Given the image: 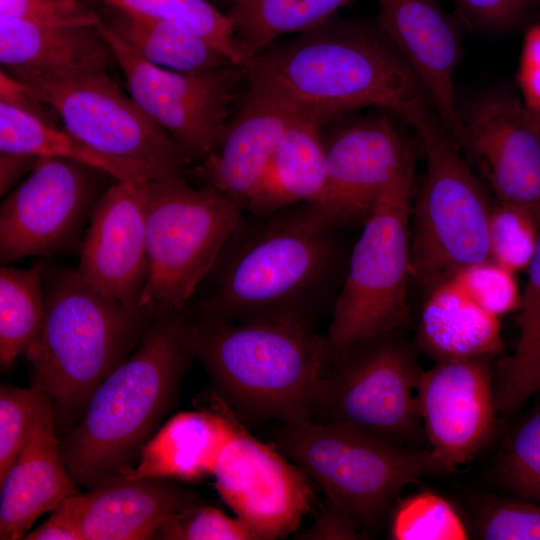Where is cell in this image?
I'll use <instances>...</instances> for the list:
<instances>
[{
  "label": "cell",
  "mask_w": 540,
  "mask_h": 540,
  "mask_svg": "<svg viewBox=\"0 0 540 540\" xmlns=\"http://www.w3.org/2000/svg\"><path fill=\"white\" fill-rule=\"evenodd\" d=\"M348 230L315 203L265 215L244 210L187 310L231 322L315 326L335 303Z\"/></svg>",
  "instance_id": "cell-1"
},
{
  "label": "cell",
  "mask_w": 540,
  "mask_h": 540,
  "mask_svg": "<svg viewBox=\"0 0 540 540\" xmlns=\"http://www.w3.org/2000/svg\"><path fill=\"white\" fill-rule=\"evenodd\" d=\"M243 67L246 90L316 112L324 122L376 107L411 126L433 109L377 21L334 15L292 38L276 40Z\"/></svg>",
  "instance_id": "cell-2"
},
{
  "label": "cell",
  "mask_w": 540,
  "mask_h": 540,
  "mask_svg": "<svg viewBox=\"0 0 540 540\" xmlns=\"http://www.w3.org/2000/svg\"><path fill=\"white\" fill-rule=\"evenodd\" d=\"M194 358L186 311L155 314L138 346L97 387L78 424L60 441L78 485L92 489L132 472Z\"/></svg>",
  "instance_id": "cell-3"
},
{
  "label": "cell",
  "mask_w": 540,
  "mask_h": 540,
  "mask_svg": "<svg viewBox=\"0 0 540 540\" xmlns=\"http://www.w3.org/2000/svg\"><path fill=\"white\" fill-rule=\"evenodd\" d=\"M194 357L215 394L239 420L296 424L312 420L337 354L315 326L231 322L186 310Z\"/></svg>",
  "instance_id": "cell-4"
},
{
  "label": "cell",
  "mask_w": 540,
  "mask_h": 540,
  "mask_svg": "<svg viewBox=\"0 0 540 540\" xmlns=\"http://www.w3.org/2000/svg\"><path fill=\"white\" fill-rule=\"evenodd\" d=\"M43 283V324L25 354L56 424L71 423L81 419L97 387L135 350L155 313L103 296L70 267L45 264Z\"/></svg>",
  "instance_id": "cell-5"
},
{
  "label": "cell",
  "mask_w": 540,
  "mask_h": 540,
  "mask_svg": "<svg viewBox=\"0 0 540 540\" xmlns=\"http://www.w3.org/2000/svg\"><path fill=\"white\" fill-rule=\"evenodd\" d=\"M272 444L367 534L388 522L404 487L447 474L429 448L399 445L341 423L281 424Z\"/></svg>",
  "instance_id": "cell-6"
},
{
  "label": "cell",
  "mask_w": 540,
  "mask_h": 540,
  "mask_svg": "<svg viewBox=\"0 0 540 540\" xmlns=\"http://www.w3.org/2000/svg\"><path fill=\"white\" fill-rule=\"evenodd\" d=\"M244 206L187 176L148 181L145 198L147 275L139 306L157 313L189 307Z\"/></svg>",
  "instance_id": "cell-7"
},
{
  "label": "cell",
  "mask_w": 540,
  "mask_h": 540,
  "mask_svg": "<svg viewBox=\"0 0 540 540\" xmlns=\"http://www.w3.org/2000/svg\"><path fill=\"white\" fill-rule=\"evenodd\" d=\"M414 166L385 188L351 248L325 334L336 354L376 335L407 329L410 324Z\"/></svg>",
  "instance_id": "cell-8"
},
{
  "label": "cell",
  "mask_w": 540,
  "mask_h": 540,
  "mask_svg": "<svg viewBox=\"0 0 540 540\" xmlns=\"http://www.w3.org/2000/svg\"><path fill=\"white\" fill-rule=\"evenodd\" d=\"M412 127L421 140L426 170L411 225V269L412 278L429 286L489 258L493 203L433 110Z\"/></svg>",
  "instance_id": "cell-9"
},
{
  "label": "cell",
  "mask_w": 540,
  "mask_h": 540,
  "mask_svg": "<svg viewBox=\"0 0 540 540\" xmlns=\"http://www.w3.org/2000/svg\"><path fill=\"white\" fill-rule=\"evenodd\" d=\"M22 84L56 113L66 131L135 181L188 177L193 162L187 153L120 89L106 69Z\"/></svg>",
  "instance_id": "cell-10"
},
{
  "label": "cell",
  "mask_w": 540,
  "mask_h": 540,
  "mask_svg": "<svg viewBox=\"0 0 540 540\" xmlns=\"http://www.w3.org/2000/svg\"><path fill=\"white\" fill-rule=\"evenodd\" d=\"M406 329L376 335L338 353L321 385L312 420L341 423L415 447L423 430L416 388L423 371Z\"/></svg>",
  "instance_id": "cell-11"
},
{
  "label": "cell",
  "mask_w": 540,
  "mask_h": 540,
  "mask_svg": "<svg viewBox=\"0 0 540 540\" xmlns=\"http://www.w3.org/2000/svg\"><path fill=\"white\" fill-rule=\"evenodd\" d=\"M98 29L121 68L131 97L187 153L193 165L214 153L246 82L243 66L174 71L150 64L102 22Z\"/></svg>",
  "instance_id": "cell-12"
},
{
  "label": "cell",
  "mask_w": 540,
  "mask_h": 540,
  "mask_svg": "<svg viewBox=\"0 0 540 540\" xmlns=\"http://www.w3.org/2000/svg\"><path fill=\"white\" fill-rule=\"evenodd\" d=\"M98 172L70 159L38 157L29 177L1 204V263L64 248L99 198Z\"/></svg>",
  "instance_id": "cell-13"
},
{
  "label": "cell",
  "mask_w": 540,
  "mask_h": 540,
  "mask_svg": "<svg viewBox=\"0 0 540 540\" xmlns=\"http://www.w3.org/2000/svg\"><path fill=\"white\" fill-rule=\"evenodd\" d=\"M213 476L221 499L259 540L292 534L313 511L311 478L273 444L250 435L243 424L223 450Z\"/></svg>",
  "instance_id": "cell-14"
},
{
  "label": "cell",
  "mask_w": 540,
  "mask_h": 540,
  "mask_svg": "<svg viewBox=\"0 0 540 540\" xmlns=\"http://www.w3.org/2000/svg\"><path fill=\"white\" fill-rule=\"evenodd\" d=\"M339 124L322 133L326 180L315 204L350 229L363 225L385 188L415 163L409 141L387 114Z\"/></svg>",
  "instance_id": "cell-15"
},
{
  "label": "cell",
  "mask_w": 540,
  "mask_h": 540,
  "mask_svg": "<svg viewBox=\"0 0 540 540\" xmlns=\"http://www.w3.org/2000/svg\"><path fill=\"white\" fill-rule=\"evenodd\" d=\"M416 400L429 449L446 473L472 460L494 435L499 413L490 358L434 362L419 377Z\"/></svg>",
  "instance_id": "cell-16"
},
{
  "label": "cell",
  "mask_w": 540,
  "mask_h": 540,
  "mask_svg": "<svg viewBox=\"0 0 540 540\" xmlns=\"http://www.w3.org/2000/svg\"><path fill=\"white\" fill-rule=\"evenodd\" d=\"M466 150L498 201L522 206L540 221V130L516 96L485 92L462 112Z\"/></svg>",
  "instance_id": "cell-17"
},
{
  "label": "cell",
  "mask_w": 540,
  "mask_h": 540,
  "mask_svg": "<svg viewBox=\"0 0 540 540\" xmlns=\"http://www.w3.org/2000/svg\"><path fill=\"white\" fill-rule=\"evenodd\" d=\"M147 182L116 180L99 196L76 268L92 289L132 307H140L147 275Z\"/></svg>",
  "instance_id": "cell-18"
},
{
  "label": "cell",
  "mask_w": 540,
  "mask_h": 540,
  "mask_svg": "<svg viewBox=\"0 0 540 540\" xmlns=\"http://www.w3.org/2000/svg\"><path fill=\"white\" fill-rule=\"evenodd\" d=\"M377 22L422 85L442 126L462 148L453 75L461 53L454 21L438 0H377Z\"/></svg>",
  "instance_id": "cell-19"
},
{
  "label": "cell",
  "mask_w": 540,
  "mask_h": 540,
  "mask_svg": "<svg viewBox=\"0 0 540 540\" xmlns=\"http://www.w3.org/2000/svg\"><path fill=\"white\" fill-rule=\"evenodd\" d=\"M214 153L188 173L242 206L289 126L313 112L245 89ZM316 113V112H315Z\"/></svg>",
  "instance_id": "cell-20"
},
{
  "label": "cell",
  "mask_w": 540,
  "mask_h": 540,
  "mask_svg": "<svg viewBox=\"0 0 540 540\" xmlns=\"http://www.w3.org/2000/svg\"><path fill=\"white\" fill-rule=\"evenodd\" d=\"M62 457L51 402L44 393L28 438L0 480V539H23L34 521L79 493Z\"/></svg>",
  "instance_id": "cell-21"
},
{
  "label": "cell",
  "mask_w": 540,
  "mask_h": 540,
  "mask_svg": "<svg viewBox=\"0 0 540 540\" xmlns=\"http://www.w3.org/2000/svg\"><path fill=\"white\" fill-rule=\"evenodd\" d=\"M202 501L169 479L120 478L62 502L83 540L154 539L171 514Z\"/></svg>",
  "instance_id": "cell-22"
},
{
  "label": "cell",
  "mask_w": 540,
  "mask_h": 540,
  "mask_svg": "<svg viewBox=\"0 0 540 540\" xmlns=\"http://www.w3.org/2000/svg\"><path fill=\"white\" fill-rule=\"evenodd\" d=\"M241 425L212 392L198 410L180 412L161 425L126 478L197 481L213 475L223 450Z\"/></svg>",
  "instance_id": "cell-23"
},
{
  "label": "cell",
  "mask_w": 540,
  "mask_h": 540,
  "mask_svg": "<svg viewBox=\"0 0 540 540\" xmlns=\"http://www.w3.org/2000/svg\"><path fill=\"white\" fill-rule=\"evenodd\" d=\"M113 58L98 27L53 26L0 17L1 70L27 83L89 69Z\"/></svg>",
  "instance_id": "cell-24"
},
{
  "label": "cell",
  "mask_w": 540,
  "mask_h": 540,
  "mask_svg": "<svg viewBox=\"0 0 540 540\" xmlns=\"http://www.w3.org/2000/svg\"><path fill=\"white\" fill-rule=\"evenodd\" d=\"M416 345L434 362L492 358L503 349L500 317L485 310L449 273L429 285Z\"/></svg>",
  "instance_id": "cell-25"
},
{
  "label": "cell",
  "mask_w": 540,
  "mask_h": 540,
  "mask_svg": "<svg viewBox=\"0 0 540 540\" xmlns=\"http://www.w3.org/2000/svg\"><path fill=\"white\" fill-rule=\"evenodd\" d=\"M57 119L56 113L24 84L0 70V152L66 158L100 170L115 180L135 181L122 168L60 127Z\"/></svg>",
  "instance_id": "cell-26"
},
{
  "label": "cell",
  "mask_w": 540,
  "mask_h": 540,
  "mask_svg": "<svg viewBox=\"0 0 540 540\" xmlns=\"http://www.w3.org/2000/svg\"><path fill=\"white\" fill-rule=\"evenodd\" d=\"M323 122L320 114L309 112L289 126L245 211L265 215L287 206L319 201L326 180Z\"/></svg>",
  "instance_id": "cell-27"
},
{
  "label": "cell",
  "mask_w": 540,
  "mask_h": 540,
  "mask_svg": "<svg viewBox=\"0 0 540 540\" xmlns=\"http://www.w3.org/2000/svg\"><path fill=\"white\" fill-rule=\"evenodd\" d=\"M108 7L112 12L103 19L106 26L152 65L190 72L234 64L207 40L184 28Z\"/></svg>",
  "instance_id": "cell-28"
},
{
  "label": "cell",
  "mask_w": 540,
  "mask_h": 540,
  "mask_svg": "<svg viewBox=\"0 0 540 540\" xmlns=\"http://www.w3.org/2000/svg\"><path fill=\"white\" fill-rule=\"evenodd\" d=\"M350 1L238 0L228 16L248 63L281 36L302 33L320 25Z\"/></svg>",
  "instance_id": "cell-29"
},
{
  "label": "cell",
  "mask_w": 540,
  "mask_h": 540,
  "mask_svg": "<svg viewBox=\"0 0 540 540\" xmlns=\"http://www.w3.org/2000/svg\"><path fill=\"white\" fill-rule=\"evenodd\" d=\"M45 263L0 270V363L10 369L37 338L44 320Z\"/></svg>",
  "instance_id": "cell-30"
},
{
  "label": "cell",
  "mask_w": 540,
  "mask_h": 540,
  "mask_svg": "<svg viewBox=\"0 0 540 540\" xmlns=\"http://www.w3.org/2000/svg\"><path fill=\"white\" fill-rule=\"evenodd\" d=\"M128 13L167 22L207 40L232 63L245 66L247 57L235 35L228 14L221 13L209 0H101Z\"/></svg>",
  "instance_id": "cell-31"
},
{
  "label": "cell",
  "mask_w": 540,
  "mask_h": 540,
  "mask_svg": "<svg viewBox=\"0 0 540 540\" xmlns=\"http://www.w3.org/2000/svg\"><path fill=\"white\" fill-rule=\"evenodd\" d=\"M394 540H465L470 532L462 516L444 496L422 490L399 497L388 518Z\"/></svg>",
  "instance_id": "cell-32"
},
{
  "label": "cell",
  "mask_w": 540,
  "mask_h": 540,
  "mask_svg": "<svg viewBox=\"0 0 540 540\" xmlns=\"http://www.w3.org/2000/svg\"><path fill=\"white\" fill-rule=\"evenodd\" d=\"M534 396L502 446L496 477L509 495L540 503V389Z\"/></svg>",
  "instance_id": "cell-33"
},
{
  "label": "cell",
  "mask_w": 540,
  "mask_h": 540,
  "mask_svg": "<svg viewBox=\"0 0 540 540\" xmlns=\"http://www.w3.org/2000/svg\"><path fill=\"white\" fill-rule=\"evenodd\" d=\"M495 379L499 414H512L540 389V312L519 327L514 352L504 359Z\"/></svg>",
  "instance_id": "cell-34"
},
{
  "label": "cell",
  "mask_w": 540,
  "mask_h": 540,
  "mask_svg": "<svg viewBox=\"0 0 540 540\" xmlns=\"http://www.w3.org/2000/svg\"><path fill=\"white\" fill-rule=\"evenodd\" d=\"M539 233L540 221L530 210L497 200L488 224L489 259L513 272L526 269Z\"/></svg>",
  "instance_id": "cell-35"
},
{
  "label": "cell",
  "mask_w": 540,
  "mask_h": 540,
  "mask_svg": "<svg viewBox=\"0 0 540 540\" xmlns=\"http://www.w3.org/2000/svg\"><path fill=\"white\" fill-rule=\"evenodd\" d=\"M473 529L484 540H540V503L516 496H484Z\"/></svg>",
  "instance_id": "cell-36"
},
{
  "label": "cell",
  "mask_w": 540,
  "mask_h": 540,
  "mask_svg": "<svg viewBox=\"0 0 540 540\" xmlns=\"http://www.w3.org/2000/svg\"><path fill=\"white\" fill-rule=\"evenodd\" d=\"M154 539L259 540L239 518H232L202 501L168 516L157 529Z\"/></svg>",
  "instance_id": "cell-37"
},
{
  "label": "cell",
  "mask_w": 540,
  "mask_h": 540,
  "mask_svg": "<svg viewBox=\"0 0 540 540\" xmlns=\"http://www.w3.org/2000/svg\"><path fill=\"white\" fill-rule=\"evenodd\" d=\"M44 391L36 384L19 388L0 386V480L22 450Z\"/></svg>",
  "instance_id": "cell-38"
},
{
  "label": "cell",
  "mask_w": 540,
  "mask_h": 540,
  "mask_svg": "<svg viewBox=\"0 0 540 540\" xmlns=\"http://www.w3.org/2000/svg\"><path fill=\"white\" fill-rule=\"evenodd\" d=\"M451 273L488 312L500 317L519 310L522 294L510 269L488 258Z\"/></svg>",
  "instance_id": "cell-39"
},
{
  "label": "cell",
  "mask_w": 540,
  "mask_h": 540,
  "mask_svg": "<svg viewBox=\"0 0 540 540\" xmlns=\"http://www.w3.org/2000/svg\"><path fill=\"white\" fill-rule=\"evenodd\" d=\"M0 17L53 26L98 27L103 22L83 0H0Z\"/></svg>",
  "instance_id": "cell-40"
},
{
  "label": "cell",
  "mask_w": 540,
  "mask_h": 540,
  "mask_svg": "<svg viewBox=\"0 0 540 540\" xmlns=\"http://www.w3.org/2000/svg\"><path fill=\"white\" fill-rule=\"evenodd\" d=\"M460 17L471 27L504 31L518 24L535 0H452Z\"/></svg>",
  "instance_id": "cell-41"
},
{
  "label": "cell",
  "mask_w": 540,
  "mask_h": 540,
  "mask_svg": "<svg viewBox=\"0 0 540 540\" xmlns=\"http://www.w3.org/2000/svg\"><path fill=\"white\" fill-rule=\"evenodd\" d=\"M297 538L356 540L366 539L368 534L349 514L325 498L314 524Z\"/></svg>",
  "instance_id": "cell-42"
},
{
  "label": "cell",
  "mask_w": 540,
  "mask_h": 540,
  "mask_svg": "<svg viewBox=\"0 0 540 540\" xmlns=\"http://www.w3.org/2000/svg\"><path fill=\"white\" fill-rule=\"evenodd\" d=\"M518 84L529 110L540 108V24L525 33L519 61Z\"/></svg>",
  "instance_id": "cell-43"
},
{
  "label": "cell",
  "mask_w": 540,
  "mask_h": 540,
  "mask_svg": "<svg viewBox=\"0 0 540 540\" xmlns=\"http://www.w3.org/2000/svg\"><path fill=\"white\" fill-rule=\"evenodd\" d=\"M41 525L23 537L26 540H83L73 516L61 503Z\"/></svg>",
  "instance_id": "cell-44"
},
{
  "label": "cell",
  "mask_w": 540,
  "mask_h": 540,
  "mask_svg": "<svg viewBox=\"0 0 540 540\" xmlns=\"http://www.w3.org/2000/svg\"><path fill=\"white\" fill-rule=\"evenodd\" d=\"M528 281L522 293L518 326L529 322L540 312V233L533 257L527 267Z\"/></svg>",
  "instance_id": "cell-45"
},
{
  "label": "cell",
  "mask_w": 540,
  "mask_h": 540,
  "mask_svg": "<svg viewBox=\"0 0 540 540\" xmlns=\"http://www.w3.org/2000/svg\"><path fill=\"white\" fill-rule=\"evenodd\" d=\"M38 157L0 152V192L6 193L13 183L29 168L33 169Z\"/></svg>",
  "instance_id": "cell-46"
},
{
  "label": "cell",
  "mask_w": 540,
  "mask_h": 540,
  "mask_svg": "<svg viewBox=\"0 0 540 540\" xmlns=\"http://www.w3.org/2000/svg\"><path fill=\"white\" fill-rule=\"evenodd\" d=\"M527 110H528V112L530 114V117L532 118L533 122L536 124V126L540 130V108L535 109V110H529V109H527Z\"/></svg>",
  "instance_id": "cell-47"
},
{
  "label": "cell",
  "mask_w": 540,
  "mask_h": 540,
  "mask_svg": "<svg viewBox=\"0 0 540 540\" xmlns=\"http://www.w3.org/2000/svg\"><path fill=\"white\" fill-rule=\"evenodd\" d=\"M220 1H230V2H232V3L234 4V3L237 2L238 0H220Z\"/></svg>",
  "instance_id": "cell-48"
}]
</instances>
